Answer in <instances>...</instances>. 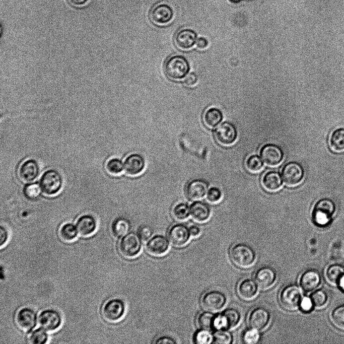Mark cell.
Returning <instances> with one entry per match:
<instances>
[{"label": "cell", "mask_w": 344, "mask_h": 344, "mask_svg": "<svg viewBox=\"0 0 344 344\" xmlns=\"http://www.w3.org/2000/svg\"><path fill=\"white\" fill-rule=\"evenodd\" d=\"M314 307L320 308L323 306L327 301V294L322 289L317 290L312 292L309 296Z\"/></svg>", "instance_id": "cell-39"}, {"label": "cell", "mask_w": 344, "mask_h": 344, "mask_svg": "<svg viewBox=\"0 0 344 344\" xmlns=\"http://www.w3.org/2000/svg\"><path fill=\"white\" fill-rule=\"evenodd\" d=\"M335 210V204L331 199L325 198L319 200L312 210V222L318 227L327 226L331 223Z\"/></svg>", "instance_id": "cell-2"}, {"label": "cell", "mask_w": 344, "mask_h": 344, "mask_svg": "<svg viewBox=\"0 0 344 344\" xmlns=\"http://www.w3.org/2000/svg\"><path fill=\"white\" fill-rule=\"evenodd\" d=\"M190 65L187 59L181 55H174L169 57L164 64L166 76L172 80H181L187 75Z\"/></svg>", "instance_id": "cell-3"}, {"label": "cell", "mask_w": 344, "mask_h": 344, "mask_svg": "<svg viewBox=\"0 0 344 344\" xmlns=\"http://www.w3.org/2000/svg\"><path fill=\"white\" fill-rule=\"evenodd\" d=\"M105 168L110 174L118 175L122 172L124 169V164L120 159L112 158L107 161Z\"/></svg>", "instance_id": "cell-35"}, {"label": "cell", "mask_w": 344, "mask_h": 344, "mask_svg": "<svg viewBox=\"0 0 344 344\" xmlns=\"http://www.w3.org/2000/svg\"><path fill=\"white\" fill-rule=\"evenodd\" d=\"M223 114L217 108L211 107L204 113L203 120L204 124L210 128H214L222 121Z\"/></svg>", "instance_id": "cell-30"}, {"label": "cell", "mask_w": 344, "mask_h": 344, "mask_svg": "<svg viewBox=\"0 0 344 344\" xmlns=\"http://www.w3.org/2000/svg\"><path fill=\"white\" fill-rule=\"evenodd\" d=\"M241 315L236 308H229L217 315L215 322V329L230 330L236 327L240 323Z\"/></svg>", "instance_id": "cell-9"}, {"label": "cell", "mask_w": 344, "mask_h": 344, "mask_svg": "<svg viewBox=\"0 0 344 344\" xmlns=\"http://www.w3.org/2000/svg\"><path fill=\"white\" fill-rule=\"evenodd\" d=\"M63 179L61 174L55 169H49L41 175L39 185L41 191L45 194L52 196L61 190Z\"/></svg>", "instance_id": "cell-5"}, {"label": "cell", "mask_w": 344, "mask_h": 344, "mask_svg": "<svg viewBox=\"0 0 344 344\" xmlns=\"http://www.w3.org/2000/svg\"><path fill=\"white\" fill-rule=\"evenodd\" d=\"M222 197V193L221 190L217 187H212L208 190L207 199L211 203H218L220 201Z\"/></svg>", "instance_id": "cell-45"}, {"label": "cell", "mask_w": 344, "mask_h": 344, "mask_svg": "<svg viewBox=\"0 0 344 344\" xmlns=\"http://www.w3.org/2000/svg\"><path fill=\"white\" fill-rule=\"evenodd\" d=\"M118 248L122 256L127 258L135 257L141 251L142 239L138 234L127 233L120 240Z\"/></svg>", "instance_id": "cell-6"}, {"label": "cell", "mask_w": 344, "mask_h": 344, "mask_svg": "<svg viewBox=\"0 0 344 344\" xmlns=\"http://www.w3.org/2000/svg\"><path fill=\"white\" fill-rule=\"evenodd\" d=\"M338 285L339 286V288L344 291V274L340 278Z\"/></svg>", "instance_id": "cell-54"}, {"label": "cell", "mask_w": 344, "mask_h": 344, "mask_svg": "<svg viewBox=\"0 0 344 344\" xmlns=\"http://www.w3.org/2000/svg\"><path fill=\"white\" fill-rule=\"evenodd\" d=\"M15 322L17 326L25 331H30L36 326L37 314L32 309L24 307L16 314Z\"/></svg>", "instance_id": "cell-16"}, {"label": "cell", "mask_w": 344, "mask_h": 344, "mask_svg": "<svg viewBox=\"0 0 344 344\" xmlns=\"http://www.w3.org/2000/svg\"><path fill=\"white\" fill-rule=\"evenodd\" d=\"M208 45L209 42L205 38L200 37L197 39L196 46L198 49H204L208 46Z\"/></svg>", "instance_id": "cell-51"}, {"label": "cell", "mask_w": 344, "mask_h": 344, "mask_svg": "<svg viewBox=\"0 0 344 344\" xmlns=\"http://www.w3.org/2000/svg\"><path fill=\"white\" fill-rule=\"evenodd\" d=\"M331 321L335 327L344 330V305L339 306L333 310Z\"/></svg>", "instance_id": "cell-37"}, {"label": "cell", "mask_w": 344, "mask_h": 344, "mask_svg": "<svg viewBox=\"0 0 344 344\" xmlns=\"http://www.w3.org/2000/svg\"><path fill=\"white\" fill-rule=\"evenodd\" d=\"M125 313V303L119 298H113L107 301L102 311L103 318L109 322H116L120 320Z\"/></svg>", "instance_id": "cell-8"}, {"label": "cell", "mask_w": 344, "mask_h": 344, "mask_svg": "<svg viewBox=\"0 0 344 344\" xmlns=\"http://www.w3.org/2000/svg\"><path fill=\"white\" fill-rule=\"evenodd\" d=\"M230 1H231L232 2H233V3H237V2H239V1H240L241 0H230Z\"/></svg>", "instance_id": "cell-55"}, {"label": "cell", "mask_w": 344, "mask_h": 344, "mask_svg": "<svg viewBox=\"0 0 344 344\" xmlns=\"http://www.w3.org/2000/svg\"><path fill=\"white\" fill-rule=\"evenodd\" d=\"M174 13L170 6L165 4L155 5L151 10L150 18L152 22L159 25H166L173 19Z\"/></svg>", "instance_id": "cell-18"}, {"label": "cell", "mask_w": 344, "mask_h": 344, "mask_svg": "<svg viewBox=\"0 0 344 344\" xmlns=\"http://www.w3.org/2000/svg\"><path fill=\"white\" fill-rule=\"evenodd\" d=\"M314 308L310 297L303 296L299 306V309L303 312H310Z\"/></svg>", "instance_id": "cell-46"}, {"label": "cell", "mask_w": 344, "mask_h": 344, "mask_svg": "<svg viewBox=\"0 0 344 344\" xmlns=\"http://www.w3.org/2000/svg\"><path fill=\"white\" fill-rule=\"evenodd\" d=\"M320 273L313 268L305 270L300 276L299 283L301 289L307 292H311L317 288L321 282Z\"/></svg>", "instance_id": "cell-24"}, {"label": "cell", "mask_w": 344, "mask_h": 344, "mask_svg": "<svg viewBox=\"0 0 344 344\" xmlns=\"http://www.w3.org/2000/svg\"><path fill=\"white\" fill-rule=\"evenodd\" d=\"M191 237H197L201 233V230L199 227L196 225H192L189 228Z\"/></svg>", "instance_id": "cell-52"}, {"label": "cell", "mask_w": 344, "mask_h": 344, "mask_svg": "<svg viewBox=\"0 0 344 344\" xmlns=\"http://www.w3.org/2000/svg\"><path fill=\"white\" fill-rule=\"evenodd\" d=\"M259 331L250 328L246 330L243 335V340L247 344H255L258 342L260 339Z\"/></svg>", "instance_id": "cell-44"}, {"label": "cell", "mask_w": 344, "mask_h": 344, "mask_svg": "<svg viewBox=\"0 0 344 344\" xmlns=\"http://www.w3.org/2000/svg\"><path fill=\"white\" fill-rule=\"evenodd\" d=\"M76 227L80 235L87 237L93 234L96 230L97 221L93 216L85 214L78 219Z\"/></svg>", "instance_id": "cell-26"}, {"label": "cell", "mask_w": 344, "mask_h": 344, "mask_svg": "<svg viewBox=\"0 0 344 344\" xmlns=\"http://www.w3.org/2000/svg\"><path fill=\"white\" fill-rule=\"evenodd\" d=\"M197 76L195 73H191L186 76L184 80V84L188 87L195 86L197 83Z\"/></svg>", "instance_id": "cell-48"}, {"label": "cell", "mask_w": 344, "mask_h": 344, "mask_svg": "<svg viewBox=\"0 0 344 344\" xmlns=\"http://www.w3.org/2000/svg\"><path fill=\"white\" fill-rule=\"evenodd\" d=\"M263 165L261 159L257 155H251L246 161L247 170L252 173H257L261 171Z\"/></svg>", "instance_id": "cell-42"}, {"label": "cell", "mask_w": 344, "mask_h": 344, "mask_svg": "<svg viewBox=\"0 0 344 344\" xmlns=\"http://www.w3.org/2000/svg\"><path fill=\"white\" fill-rule=\"evenodd\" d=\"M193 339L195 343H210L213 341V334H212L210 330L200 328L195 332Z\"/></svg>", "instance_id": "cell-41"}, {"label": "cell", "mask_w": 344, "mask_h": 344, "mask_svg": "<svg viewBox=\"0 0 344 344\" xmlns=\"http://www.w3.org/2000/svg\"><path fill=\"white\" fill-rule=\"evenodd\" d=\"M237 293L242 300L250 301L257 296L258 293V287L254 280L250 278H245L238 284Z\"/></svg>", "instance_id": "cell-23"}, {"label": "cell", "mask_w": 344, "mask_h": 344, "mask_svg": "<svg viewBox=\"0 0 344 344\" xmlns=\"http://www.w3.org/2000/svg\"><path fill=\"white\" fill-rule=\"evenodd\" d=\"M170 248L168 239L165 236L157 235L152 237L147 243L146 250L150 254L160 256L165 254Z\"/></svg>", "instance_id": "cell-21"}, {"label": "cell", "mask_w": 344, "mask_h": 344, "mask_svg": "<svg viewBox=\"0 0 344 344\" xmlns=\"http://www.w3.org/2000/svg\"><path fill=\"white\" fill-rule=\"evenodd\" d=\"M214 136L220 145L229 146L235 142L237 138V131L233 124L225 121L215 129Z\"/></svg>", "instance_id": "cell-12"}, {"label": "cell", "mask_w": 344, "mask_h": 344, "mask_svg": "<svg viewBox=\"0 0 344 344\" xmlns=\"http://www.w3.org/2000/svg\"><path fill=\"white\" fill-rule=\"evenodd\" d=\"M137 234L141 239L143 241H145L151 237L153 234V231L150 227L143 226L139 228Z\"/></svg>", "instance_id": "cell-47"}, {"label": "cell", "mask_w": 344, "mask_h": 344, "mask_svg": "<svg viewBox=\"0 0 344 344\" xmlns=\"http://www.w3.org/2000/svg\"><path fill=\"white\" fill-rule=\"evenodd\" d=\"M48 339L46 330L43 328H37L33 330L29 336V341L33 344H44Z\"/></svg>", "instance_id": "cell-40"}, {"label": "cell", "mask_w": 344, "mask_h": 344, "mask_svg": "<svg viewBox=\"0 0 344 344\" xmlns=\"http://www.w3.org/2000/svg\"><path fill=\"white\" fill-rule=\"evenodd\" d=\"M271 316L269 311L265 307L257 306L249 312L248 323L250 328L262 331L269 324Z\"/></svg>", "instance_id": "cell-11"}, {"label": "cell", "mask_w": 344, "mask_h": 344, "mask_svg": "<svg viewBox=\"0 0 344 344\" xmlns=\"http://www.w3.org/2000/svg\"><path fill=\"white\" fill-rule=\"evenodd\" d=\"M40 173V167L36 160L29 159L25 161L19 169V176L22 181L31 182L34 181Z\"/></svg>", "instance_id": "cell-22"}, {"label": "cell", "mask_w": 344, "mask_h": 344, "mask_svg": "<svg viewBox=\"0 0 344 344\" xmlns=\"http://www.w3.org/2000/svg\"><path fill=\"white\" fill-rule=\"evenodd\" d=\"M233 341V335L227 329H216L213 334V342L215 343L230 344Z\"/></svg>", "instance_id": "cell-36"}, {"label": "cell", "mask_w": 344, "mask_h": 344, "mask_svg": "<svg viewBox=\"0 0 344 344\" xmlns=\"http://www.w3.org/2000/svg\"><path fill=\"white\" fill-rule=\"evenodd\" d=\"M155 343H176V341L172 337L168 336H162L157 338Z\"/></svg>", "instance_id": "cell-50"}, {"label": "cell", "mask_w": 344, "mask_h": 344, "mask_svg": "<svg viewBox=\"0 0 344 344\" xmlns=\"http://www.w3.org/2000/svg\"><path fill=\"white\" fill-rule=\"evenodd\" d=\"M41 191L40 185L35 183L26 185L23 189L24 196L28 199H34L40 195Z\"/></svg>", "instance_id": "cell-43"}, {"label": "cell", "mask_w": 344, "mask_h": 344, "mask_svg": "<svg viewBox=\"0 0 344 344\" xmlns=\"http://www.w3.org/2000/svg\"><path fill=\"white\" fill-rule=\"evenodd\" d=\"M283 180L286 185L294 187L299 184L303 179L304 171L302 166L296 162L286 164L282 172Z\"/></svg>", "instance_id": "cell-10"}, {"label": "cell", "mask_w": 344, "mask_h": 344, "mask_svg": "<svg viewBox=\"0 0 344 344\" xmlns=\"http://www.w3.org/2000/svg\"><path fill=\"white\" fill-rule=\"evenodd\" d=\"M261 184L266 190L274 192L282 187V179L279 173L270 171L265 173L263 176Z\"/></svg>", "instance_id": "cell-28"}, {"label": "cell", "mask_w": 344, "mask_h": 344, "mask_svg": "<svg viewBox=\"0 0 344 344\" xmlns=\"http://www.w3.org/2000/svg\"><path fill=\"white\" fill-rule=\"evenodd\" d=\"M190 215L196 222L203 223L209 220L211 216L209 206L201 201H195L190 206Z\"/></svg>", "instance_id": "cell-27"}, {"label": "cell", "mask_w": 344, "mask_h": 344, "mask_svg": "<svg viewBox=\"0 0 344 344\" xmlns=\"http://www.w3.org/2000/svg\"><path fill=\"white\" fill-rule=\"evenodd\" d=\"M260 154L262 161L269 166H276L283 160L282 150L276 145L268 144L261 149Z\"/></svg>", "instance_id": "cell-17"}, {"label": "cell", "mask_w": 344, "mask_h": 344, "mask_svg": "<svg viewBox=\"0 0 344 344\" xmlns=\"http://www.w3.org/2000/svg\"><path fill=\"white\" fill-rule=\"evenodd\" d=\"M254 278L258 288L265 290L271 288L275 284L277 274L271 267L263 266L256 270Z\"/></svg>", "instance_id": "cell-14"}, {"label": "cell", "mask_w": 344, "mask_h": 344, "mask_svg": "<svg viewBox=\"0 0 344 344\" xmlns=\"http://www.w3.org/2000/svg\"><path fill=\"white\" fill-rule=\"evenodd\" d=\"M303 297L301 287L295 284L285 286L279 294V302L281 306L288 311H294L299 308Z\"/></svg>", "instance_id": "cell-4"}, {"label": "cell", "mask_w": 344, "mask_h": 344, "mask_svg": "<svg viewBox=\"0 0 344 344\" xmlns=\"http://www.w3.org/2000/svg\"><path fill=\"white\" fill-rule=\"evenodd\" d=\"M328 144L332 152L338 154L344 152V128H337L332 132Z\"/></svg>", "instance_id": "cell-29"}, {"label": "cell", "mask_w": 344, "mask_h": 344, "mask_svg": "<svg viewBox=\"0 0 344 344\" xmlns=\"http://www.w3.org/2000/svg\"><path fill=\"white\" fill-rule=\"evenodd\" d=\"M111 229L114 236L121 237L127 234L130 229V223L126 219L118 218L113 222Z\"/></svg>", "instance_id": "cell-34"}, {"label": "cell", "mask_w": 344, "mask_h": 344, "mask_svg": "<svg viewBox=\"0 0 344 344\" xmlns=\"http://www.w3.org/2000/svg\"><path fill=\"white\" fill-rule=\"evenodd\" d=\"M78 233L76 226L71 223H66L62 225L59 231L60 239L66 242H72L75 240Z\"/></svg>", "instance_id": "cell-32"}, {"label": "cell", "mask_w": 344, "mask_h": 344, "mask_svg": "<svg viewBox=\"0 0 344 344\" xmlns=\"http://www.w3.org/2000/svg\"><path fill=\"white\" fill-rule=\"evenodd\" d=\"M40 327L46 331L52 332L58 329L62 323L60 313L52 309H47L41 312L38 317Z\"/></svg>", "instance_id": "cell-13"}, {"label": "cell", "mask_w": 344, "mask_h": 344, "mask_svg": "<svg viewBox=\"0 0 344 344\" xmlns=\"http://www.w3.org/2000/svg\"><path fill=\"white\" fill-rule=\"evenodd\" d=\"M197 40V34L190 29H183L179 30L175 35L174 42L176 45L180 49L188 50L193 47Z\"/></svg>", "instance_id": "cell-25"}, {"label": "cell", "mask_w": 344, "mask_h": 344, "mask_svg": "<svg viewBox=\"0 0 344 344\" xmlns=\"http://www.w3.org/2000/svg\"><path fill=\"white\" fill-rule=\"evenodd\" d=\"M227 302V296L223 292L213 290L203 294L201 299V305L205 311L214 313L221 310Z\"/></svg>", "instance_id": "cell-7"}, {"label": "cell", "mask_w": 344, "mask_h": 344, "mask_svg": "<svg viewBox=\"0 0 344 344\" xmlns=\"http://www.w3.org/2000/svg\"><path fill=\"white\" fill-rule=\"evenodd\" d=\"M168 236L170 243L177 247L185 245L191 237L189 228L182 224H176L171 227Z\"/></svg>", "instance_id": "cell-15"}, {"label": "cell", "mask_w": 344, "mask_h": 344, "mask_svg": "<svg viewBox=\"0 0 344 344\" xmlns=\"http://www.w3.org/2000/svg\"><path fill=\"white\" fill-rule=\"evenodd\" d=\"M123 164L125 173L130 176L139 175L144 171L146 167L144 158L137 153L127 156Z\"/></svg>", "instance_id": "cell-20"}, {"label": "cell", "mask_w": 344, "mask_h": 344, "mask_svg": "<svg viewBox=\"0 0 344 344\" xmlns=\"http://www.w3.org/2000/svg\"><path fill=\"white\" fill-rule=\"evenodd\" d=\"M344 274V268L339 264H333L328 267L326 271V278L328 282L333 285H337Z\"/></svg>", "instance_id": "cell-33"}, {"label": "cell", "mask_w": 344, "mask_h": 344, "mask_svg": "<svg viewBox=\"0 0 344 344\" xmlns=\"http://www.w3.org/2000/svg\"><path fill=\"white\" fill-rule=\"evenodd\" d=\"M217 315L214 312L204 311L200 313L197 318L198 326L201 329L209 330L215 329V322Z\"/></svg>", "instance_id": "cell-31"}, {"label": "cell", "mask_w": 344, "mask_h": 344, "mask_svg": "<svg viewBox=\"0 0 344 344\" xmlns=\"http://www.w3.org/2000/svg\"><path fill=\"white\" fill-rule=\"evenodd\" d=\"M229 257L234 265L243 269L251 267L256 259V255L253 248L242 243L235 244L231 248Z\"/></svg>", "instance_id": "cell-1"}, {"label": "cell", "mask_w": 344, "mask_h": 344, "mask_svg": "<svg viewBox=\"0 0 344 344\" xmlns=\"http://www.w3.org/2000/svg\"><path fill=\"white\" fill-rule=\"evenodd\" d=\"M0 234H1V247L2 248L7 243L9 239V233L8 231L7 228L1 226L0 228Z\"/></svg>", "instance_id": "cell-49"}, {"label": "cell", "mask_w": 344, "mask_h": 344, "mask_svg": "<svg viewBox=\"0 0 344 344\" xmlns=\"http://www.w3.org/2000/svg\"><path fill=\"white\" fill-rule=\"evenodd\" d=\"M208 187V184L204 180L201 179L192 180L186 186L185 190L186 196L191 201L200 199L207 193Z\"/></svg>", "instance_id": "cell-19"}, {"label": "cell", "mask_w": 344, "mask_h": 344, "mask_svg": "<svg viewBox=\"0 0 344 344\" xmlns=\"http://www.w3.org/2000/svg\"><path fill=\"white\" fill-rule=\"evenodd\" d=\"M174 217L178 221H184L187 219L190 215V207L184 202L176 204L173 209Z\"/></svg>", "instance_id": "cell-38"}, {"label": "cell", "mask_w": 344, "mask_h": 344, "mask_svg": "<svg viewBox=\"0 0 344 344\" xmlns=\"http://www.w3.org/2000/svg\"><path fill=\"white\" fill-rule=\"evenodd\" d=\"M87 0H69L70 2L74 5H81L86 2Z\"/></svg>", "instance_id": "cell-53"}]
</instances>
